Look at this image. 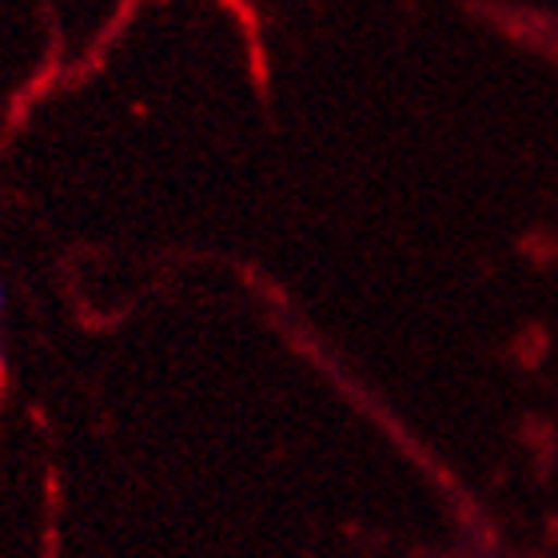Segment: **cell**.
Instances as JSON below:
<instances>
[{
    "instance_id": "1",
    "label": "cell",
    "mask_w": 558,
    "mask_h": 558,
    "mask_svg": "<svg viewBox=\"0 0 558 558\" xmlns=\"http://www.w3.org/2000/svg\"><path fill=\"white\" fill-rule=\"evenodd\" d=\"M0 307H4V291H0ZM0 379H4V355H0Z\"/></svg>"
}]
</instances>
